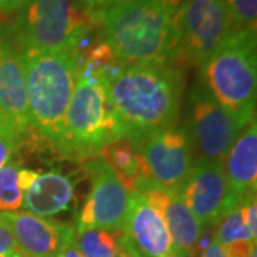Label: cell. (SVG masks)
I'll return each instance as SVG.
<instances>
[{
    "mask_svg": "<svg viewBox=\"0 0 257 257\" xmlns=\"http://www.w3.org/2000/svg\"><path fill=\"white\" fill-rule=\"evenodd\" d=\"M20 56L26 74L32 132L62 153L64 117L77 76V53L22 52Z\"/></svg>",
    "mask_w": 257,
    "mask_h": 257,
    "instance_id": "cell-3",
    "label": "cell"
},
{
    "mask_svg": "<svg viewBox=\"0 0 257 257\" xmlns=\"http://www.w3.org/2000/svg\"><path fill=\"white\" fill-rule=\"evenodd\" d=\"M163 257H192V256H187V254H182V253H177V251H175V250H172L169 254H166V256Z\"/></svg>",
    "mask_w": 257,
    "mask_h": 257,
    "instance_id": "cell-30",
    "label": "cell"
},
{
    "mask_svg": "<svg viewBox=\"0 0 257 257\" xmlns=\"http://www.w3.org/2000/svg\"><path fill=\"white\" fill-rule=\"evenodd\" d=\"M180 57L200 67L236 30L224 0H183L176 13Z\"/></svg>",
    "mask_w": 257,
    "mask_h": 257,
    "instance_id": "cell-7",
    "label": "cell"
},
{
    "mask_svg": "<svg viewBox=\"0 0 257 257\" xmlns=\"http://www.w3.org/2000/svg\"><path fill=\"white\" fill-rule=\"evenodd\" d=\"M182 0H114L92 15L120 64L175 63L180 57L176 13Z\"/></svg>",
    "mask_w": 257,
    "mask_h": 257,
    "instance_id": "cell-2",
    "label": "cell"
},
{
    "mask_svg": "<svg viewBox=\"0 0 257 257\" xmlns=\"http://www.w3.org/2000/svg\"><path fill=\"white\" fill-rule=\"evenodd\" d=\"M23 257H59L76 239V230L64 223L29 211L0 213Z\"/></svg>",
    "mask_w": 257,
    "mask_h": 257,
    "instance_id": "cell-13",
    "label": "cell"
},
{
    "mask_svg": "<svg viewBox=\"0 0 257 257\" xmlns=\"http://www.w3.org/2000/svg\"><path fill=\"white\" fill-rule=\"evenodd\" d=\"M84 9L90 15H96L101 10H104L107 6H110L114 0H77Z\"/></svg>",
    "mask_w": 257,
    "mask_h": 257,
    "instance_id": "cell-26",
    "label": "cell"
},
{
    "mask_svg": "<svg viewBox=\"0 0 257 257\" xmlns=\"http://www.w3.org/2000/svg\"><path fill=\"white\" fill-rule=\"evenodd\" d=\"M119 257H128L127 254H126V253H123V251H121V250H120V254H119Z\"/></svg>",
    "mask_w": 257,
    "mask_h": 257,
    "instance_id": "cell-31",
    "label": "cell"
},
{
    "mask_svg": "<svg viewBox=\"0 0 257 257\" xmlns=\"http://www.w3.org/2000/svg\"><path fill=\"white\" fill-rule=\"evenodd\" d=\"M224 176L231 202L239 206L241 200L256 194L257 186V126L256 117L248 121L223 160Z\"/></svg>",
    "mask_w": 257,
    "mask_h": 257,
    "instance_id": "cell-16",
    "label": "cell"
},
{
    "mask_svg": "<svg viewBox=\"0 0 257 257\" xmlns=\"http://www.w3.org/2000/svg\"><path fill=\"white\" fill-rule=\"evenodd\" d=\"M28 0H0V12L2 13H13L18 12Z\"/></svg>",
    "mask_w": 257,
    "mask_h": 257,
    "instance_id": "cell-28",
    "label": "cell"
},
{
    "mask_svg": "<svg viewBox=\"0 0 257 257\" xmlns=\"http://www.w3.org/2000/svg\"><path fill=\"white\" fill-rule=\"evenodd\" d=\"M107 79L123 139L138 143L177 124L186 83L183 69L173 64H117Z\"/></svg>",
    "mask_w": 257,
    "mask_h": 257,
    "instance_id": "cell-1",
    "label": "cell"
},
{
    "mask_svg": "<svg viewBox=\"0 0 257 257\" xmlns=\"http://www.w3.org/2000/svg\"><path fill=\"white\" fill-rule=\"evenodd\" d=\"M92 190L79 214L77 229L121 231L127 220L133 194L121 184L103 159L87 162Z\"/></svg>",
    "mask_w": 257,
    "mask_h": 257,
    "instance_id": "cell-10",
    "label": "cell"
},
{
    "mask_svg": "<svg viewBox=\"0 0 257 257\" xmlns=\"http://www.w3.org/2000/svg\"><path fill=\"white\" fill-rule=\"evenodd\" d=\"M73 199V182L57 170L37 176L33 184L23 192V206L29 213L40 217H53L69 209Z\"/></svg>",
    "mask_w": 257,
    "mask_h": 257,
    "instance_id": "cell-17",
    "label": "cell"
},
{
    "mask_svg": "<svg viewBox=\"0 0 257 257\" xmlns=\"http://www.w3.org/2000/svg\"><path fill=\"white\" fill-rule=\"evenodd\" d=\"M138 194L163 217L172 239L173 250L194 257L203 229L186 206L179 192L162 187H149Z\"/></svg>",
    "mask_w": 257,
    "mask_h": 257,
    "instance_id": "cell-14",
    "label": "cell"
},
{
    "mask_svg": "<svg viewBox=\"0 0 257 257\" xmlns=\"http://www.w3.org/2000/svg\"><path fill=\"white\" fill-rule=\"evenodd\" d=\"M19 146L20 143L16 139H13L8 133L0 130V169L10 163V159Z\"/></svg>",
    "mask_w": 257,
    "mask_h": 257,
    "instance_id": "cell-24",
    "label": "cell"
},
{
    "mask_svg": "<svg viewBox=\"0 0 257 257\" xmlns=\"http://www.w3.org/2000/svg\"><path fill=\"white\" fill-rule=\"evenodd\" d=\"M179 194L202 229L216 226L227 211L237 207L230 197L223 163L196 160Z\"/></svg>",
    "mask_w": 257,
    "mask_h": 257,
    "instance_id": "cell-12",
    "label": "cell"
},
{
    "mask_svg": "<svg viewBox=\"0 0 257 257\" xmlns=\"http://www.w3.org/2000/svg\"><path fill=\"white\" fill-rule=\"evenodd\" d=\"M199 74L211 97L246 126L256 117V30H234L199 67Z\"/></svg>",
    "mask_w": 257,
    "mask_h": 257,
    "instance_id": "cell-6",
    "label": "cell"
},
{
    "mask_svg": "<svg viewBox=\"0 0 257 257\" xmlns=\"http://www.w3.org/2000/svg\"><path fill=\"white\" fill-rule=\"evenodd\" d=\"M99 155L132 194L146 190L147 183L143 175L140 156L130 140L117 139L103 147Z\"/></svg>",
    "mask_w": 257,
    "mask_h": 257,
    "instance_id": "cell-18",
    "label": "cell"
},
{
    "mask_svg": "<svg viewBox=\"0 0 257 257\" xmlns=\"http://www.w3.org/2000/svg\"><path fill=\"white\" fill-rule=\"evenodd\" d=\"M240 216L243 219L244 226L247 227L250 234L256 239L257 236V204L256 194L248 196L244 200H241L239 204Z\"/></svg>",
    "mask_w": 257,
    "mask_h": 257,
    "instance_id": "cell-22",
    "label": "cell"
},
{
    "mask_svg": "<svg viewBox=\"0 0 257 257\" xmlns=\"http://www.w3.org/2000/svg\"><path fill=\"white\" fill-rule=\"evenodd\" d=\"M76 246L82 257H119L120 236L104 229H77Z\"/></svg>",
    "mask_w": 257,
    "mask_h": 257,
    "instance_id": "cell-19",
    "label": "cell"
},
{
    "mask_svg": "<svg viewBox=\"0 0 257 257\" xmlns=\"http://www.w3.org/2000/svg\"><path fill=\"white\" fill-rule=\"evenodd\" d=\"M200 257H229V256H227V253L224 251V248L221 247L220 244H219L216 240H213L207 247H204V250L202 251Z\"/></svg>",
    "mask_w": 257,
    "mask_h": 257,
    "instance_id": "cell-27",
    "label": "cell"
},
{
    "mask_svg": "<svg viewBox=\"0 0 257 257\" xmlns=\"http://www.w3.org/2000/svg\"><path fill=\"white\" fill-rule=\"evenodd\" d=\"M121 231L139 257H163L173 250L163 217L140 194H133Z\"/></svg>",
    "mask_w": 257,
    "mask_h": 257,
    "instance_id": "cell-15",
    "label": "cell"
},
{
    "mask_svg": "<svg viewBox=\"0 0 257 257\" xmlns=\"http://www.w3.org/2000/svg\"><path fill=\"white\" fill-rule=\"evenodd\" d=\"M123 138L110 99L107 73L77 66L73 94L64 117L62 155L89 159Z\"/></svg>",
    "mask_w": 257,
    "mask_h": 257,
    "instance_id": "cell-4",
    "label": "cell"
},
{
    "mask_svg": "<svg viewBox=\"0 0 257 257\" xmlns=\"http://www.w3.org/2000/svg\"><path fill=\"white\" fill-rule=\"evenodd\" d=\"M19 166L8 163L0 169V213L16 211L23 204V192L18 186Z\"/></svg>",
    "mask_w": 257,
    "mask_h": 257,
    "instance_id": "cell-20",
    "label": "cell"
},
{
    "mask_svg": "<svg viewBox=\"0 0 257 257\" xmlns=\"http://www.w3.org/2000/svg\"><path fill=\"white\" fill-rule=\"evenodd\" d=\"M0 130L19 143L33 135L23 60L6 36H0Z\"/></svg>",
    "mask_w": 257,
    "mask_h": 257,
    "instance_id": "cell-11",
    "label": "cell"
},
{
    "mask_svg": "<svg viewBox=\"0 0 257 257\" xmlns=\"http://www.w3.org/2000/svg\"><path fill=\"white\" fill-rule=\"evenodd\" d=\"M149 187L179 192L192 172L196 157L184 126H172L133 143Z\"/></svg>",
    "mask_w": 257,
    "mask_h": 257,
    "instance_id": "cell-9",
    "label": "cell"
},
{
    "mask_svg": "<svg viewBox=\"0 0 257 257\" xmlns=\"http://www.w3.org/2000/svg\"><path fill=\"white\" fill-rule=\"evenodd\" d=\"M39 173L30 169H19L18 172V186L22 192H26L29 187L33 184V182L37 179Z\"/></svg>",
    "mask_w": 257,
    "mask_h": 257,
    "instance_id": "cell-25",
    "label": "cell"
},
{
    "mask_svg": "<svg viewBox=\"0 0 257 257\" xmlns=\"http://www.w3.org/2000/svg\"><path fill=\"white\" fill-rule=\"evenodd\" d=\"M9 29V42L19 52H79L96 26L77 0H28Z\"/></svg>",
    "mask_w": 257,
    "mask_h": 257,
    "instance_id": "cell-5",
    "label": "cell"
},
{
    "mask_svg": "<svg viewBox=\"0 0 257 257\" xmlns=\"http://www.w3.org/2000/svg\"><path fill=\"white\" fill-rule=\"evenodd\" d=\"M0 257H23L8 224L0 219Z\"/></svg>",
    "mask_w": 257,
    "mask_h": 257,
    "instance_id": "cell-23",
    "label": "cell"
},
{
    "mask_svg": "<svg viewBox=\"0 0 257 257\" xmlns=\"http://www.w3.org/2000/svg\"><path fill=\"white\" fill-rule=\"evenodd\" d=\"M59 257H82L80 251H79V248H77V246H76V240H74L73 244H70V246L66 248V250H64L63 253H62Z\"/></svg>",
    "mask_w": 257,
    "mask_h": 257,
    "instance_id": "cell-29",
    "label": "cell"
},
{
    "mask_svg": "<svg viewBox=\"0 0 257 257\" xmlns=\"http://www.w3.org/2000/svg\"><path fill=\"white\" fill-rule=\"evenodd\" d=\"M236 30H256L257 0H224Z\"/></svg>",
    "mask_w": 257,
    "mask_h": 257,
    "instance_id": "cell-21",
    "label": "cell"
},
{
    "mask_svg": "<svg viewBox=\"0 0 257 257\" xmlns=\"http://www.w3.org/2000/svg\"><path fill=\"white\" fill-rule=\"evenodd\" d=\"M184 127L192 140L196 160L223 163L230 147L246 126L224 110L202 83H197L187 97Z\"/></svg>",
    "mask_w": 257,
    "mask_h": 257,
    "instance_id": "cell-8",
    "label": "cell"
}]
</instances>
